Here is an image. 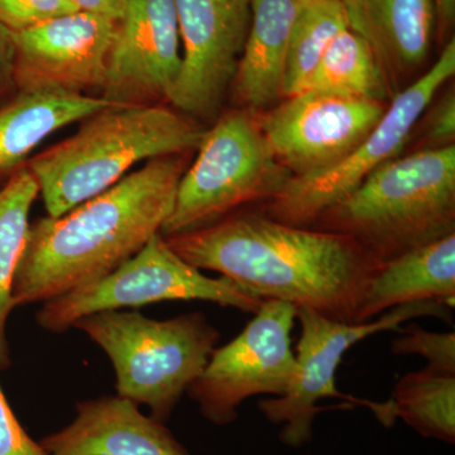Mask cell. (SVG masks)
<instances>
[{"mask_svg":"<svg viewBox=\"0 0 455 455\" xmlns=\"http://www.w3.org/2000/svg\"><path fill=\"white\" fill-rule=\"evenodd\" d=\"M38 196L40 188L28 167L18 170L0 188V371L12 366L7 324L16 309L13 283L31 226L29 212Z\"/></svg>","mask_w":455,"mask_h":455,"instance_id":"44dd1931","label":"cell"},{"mask_svg":"<svg viewBox=\"0 0 455 455\" xmlns=\"http://www.w3.org/2000/svg\"><path fill=\"white\" fill-rule=\"evenodd\" d=\"M184 164L154 158L60 217L29 226L13 283L16 307L44 304L118 268L161 233Z\"/></svg>","mask_w":455,"mask_h":455,"instance_id":"7a4b0ae2","label":"cell"},{"mask_svg":"<svg viewBox=\"0 0 455 455\" xmlns=\"http://www.w3.org/2000/svg\"><path fill=\"white\" fill-rule=\"evenodd\" d=\"M295 320L292 305L263 301L235 339L214 349L187 392L204 418L217 425L230 424L248 398L284 394L296 370L291 339Z\"/></svg>","mask_w":455,"mask_h":455,"instance_id":"30bf717a","label":"cell"},{"mask_svg":"<svg viewBox=\"0 0 455 455\" xmlns=\"http://www.w3.org/2000/svg\"><path fill=\"white\" fill-rule=\"evenodd\" d=\"M76 11L70 0H0V26L23 31Z\"/></svg>","mask_w":455,"mask_h":455,"instance_id":"d4e9b609","label":"cell"},{"mask_svg":"<svg viewBox=\"0 0 455 455\" xmlns=\"http://www.w3.org/2000/svg\"><path fill=\"white\" fill-rule=\"evenodd\" d=\"M435 7L440 27L448 28L454 22L455 0H435Z\"/></svg>","mask_w":455,"mask_h":455,"instance_id":"f1b7e54d","label":"cell"},{"mask_svg":"<svg viewBox=\"0 0 455 455\" xmlns=\"http://www.w3.org/2000/svg\"><path fill=\"white\" fill-rule=\"evenodd\" d=\"M454 74L455 41L451 40L427 73L395 94L376 127L348 157L322 172L290 179L269 200L268 217L298 227L316 223L373 171L397 157L416 123Z\"/></svg>","mask_w":455,"mask_h":455,"instance_id":"9c48e42d","label":"cell"},{"mask_svg":"<svg viewBox=\"0 0 455 455\" xmlns=\"http://www.w3.org/2000/svg\"><path fill=\"white\" fill-rule=\"evenodd\" d=\"M40 444L51 455H191L163 421L118 395L77 403L73 423Z\"/></svg>","mask_w":455,"mask_h":455,"instance_id":"9a60e30c","label":"cell"},{"mask_svg":"<svg viewBox=\"0 0 455 455\" xmlns=\"http://www.w3.org/2000/svg\"><path fill=\"white\" fill-rule=\"evenodd\" d=\"M181 66L167 100L191 116H211L235 82L251 25V0H175Z\"/></svg>","mask_w":455,"mask_h":455,"instance_id":"7c38bea8","label":"cell"},{"mask_svg":"<svg viewBox=\"0 0 455 455\" xmlns=\"http://www.w3.org/2000/svg\"><path fill=\"white\" fill-rule=\"evenodd\" d=\"M181 66L175 0H128L116 23L103 97L116 104H147L169 97Z\"/></svg>","mask_w":455,"mask_h":455,"instance_id":"5bb4252c","label":"cell"},{"mask_svg":"<svg viewBox=\"0 0 455 455\" xmlns=\"http://www.w3.org/2000/svg\"><path fill=\"white\" fill-rule=\"evenodd\" d=\"M423 316L449 320L451 307L435 300L411 302L367 323H341L311 309H296L301 333L296 347L295 374L283 395L262 400L259 405L269 421L283 424L281 439L284 444L300 447L309 442L314 419L325 409L317 406L323 398H338L373 411L377 403L338 390L335 374L344 355L368 337L382 331H400L403 323Z\"/></svg>","mask_w":455,"mask_h":455,"instance_id":"ba28073f","label":"cell"},{"mask_svg":"<svg viewBox=\"0 0 455 455\" xmlns=\"http://www.w3.org/2000/svg\"><path fill=\"white\" fill-rule=\"evenodd\" d=\"M350 31L367 42L391 89L414 75L429 55L435 0H341Z\"/></svg>","mask_w":455,"mask_h":455,"instance_id":"2e32d148","label":"cell"},{"mask_svg":"<svg viewBox=\"0 0 455 455\" xmlns=\"http://www.w3.org/2000/svg\"><path fill=\"white\" fill-rule=\"evenodd\" d=\"M305 90L383 103L392 89L367 42L348 28L331 42L301 92Z\"/></svg>","mask_w":455,"mask_h":455,"instance_id":"7402d4cb","label":"cell"},{"mask_svg":"<svg viewBox=\"0 0 455 455\" xmlns=\"http://www.w3.org/2000/svg\"><path fill=\"white\" fill-rule=\"evenodd\" d=\"M385 104L305 90L275 108L259 128L292 178L331 169L348 157L385 113Z\"/></svg>","mask_w":455,"mask_h":455,"instance_id":"8fae6325","label":"cell"},{"mask_svg":"<svg viewBox=\"0 0 455 455\" xmlns=\"http://www.w3.org/2000/svg\"><path fill=\"white\" fill-rule=\"evenodd\" d=\"M348 29L341 0H307L293 23L284 68L283 98L304 89L317 64L341 32Z\"/></svg>","mask_w":455,"mask_h":455,"instance_id":"603a6c76","label":"cell"},{"mask_svg":"<svg viewBox=\"0 0 455 455\" xmlns=\"http://www.w3.org/2000/svg\"><path fill=\"white\" fill-rule=\"evenodd\" d=\"M427 136L438 147L454 145L455 137V97L448 92L434 107L427 123Z\"/></svg>","mask_w":455,"mask_h":455,"instance_id":"4316f807","label":"cell"},{"mask_svg":"<svg viewBox=\"0 0 455 455\" xmlns=\"http://www.w3.org/2000/svg\"><path fill=\"white\" fill-rule=\"evenodd\" d=\"M77 11L100 14L110 20H121L127 8L128 0H70Z\"/></svg>","mask_w":455,"mask_h":455,"instance_id":"83f0119b","label":"cell"},{"mask_svg":"<svg viewBox=\"0 0 455 455\" xmlns=\"http://www.w3.org/2000/svg\"><path fill=\"white\" fill-rule=\"evenodd\" d=\"M392 341V352L397 355H420L427 366L439 372L455 374V333H435L418 324L406 325Z\"/></svg>","mask_w":455,"mask_h":455,"instance_id":"cb8c5ba5","label":"cell"},{"mask_svg":"<svg viewBox=\"0 0 455 455\" xmlns=\"http://www.w3.org/2000/svg\"><path fill=\"white\" fill-rule=\"evenodd\" d=\"M455 233L419 245L382 263L368 284L355 323H367L394 307L435 300L454 307Z\"/></svg>","mask_w":455,"mask_h":455,"instance_id":"e0dca14e","label":"cell"},{"mask_svg":"<svg viewBox=\"0 0 455 455\" xmlns=\"http://www.w3.org/2000/svg\"><path fill=\"white\" fill-rule=\"evenodd\" d=\"M0 455H51L40 443L35 442L9 405L0 386Z\"/></svg>","mask_w":455,"mask_h":455,"instance_id":"484cf974","label":"cell"},{"mask_svg":"<svg viewBox=\"0 0 455 455\" xmlns=\"http://www.w3.org/2000/svg\"><path fill=\"white\" fill-rule=\"evenodd\" d=\"M73 328L106 352L116 395L146 405L163 423L220 340V331L199 311L167 320L149 319L137 310L101 311L82 317Z\"/></svg>","mask_w":455,"mask_h":455,"instance_id":"5b68a950","label":"cell"},{"mask_svg":"<svg viewBox=\"0 0 455 455\" xmlns=\"http://www.w3.org/2000/svg\"><path fill=\"white\" fill-rule=\"evenodd\" d=\"M164 239L194 267L218 272L260 300L287 302L341 323H355L382 265L352 236L256 212L230 214Z\"/></svg>","mask_w":455,"mask_h":455,"instance_id":"6da1fadb","label":"cell"},{"mask_svg":"<svg viewBox=\"0 0 455 455\" xmlns=\"http://www.w3.org/2000/svg\"><path fill=\"white\" fill-rule=\"evenodd\" d=\"M113 104L86 94L22 90L0 109V175L17 169L51 134Z\"/></svg>","mask_w":455,"mask_h":455,"instance_id":"d6986e66","label":"cell"},{"mask_svg":"<svg viewBox=\"0 0 455 455\" xmlns=\"http://www.w3.org/2000/svg\"><path fill=\"white\" fill-rule=\"evenodd\" d=\"M196 149L161 229L166 238L211 226L245 204L271 200L292 178L272 155L259 123L245 113L224 116Z\"/></svg>","mask_w":455,"mask_h":455,"instance_id":"8992f818","label":"cell"},{"mask_svg":"<svg viewBox=\"0 0 455 455\" xmlns=\"http://www.w3.org/2000/svg\"><path fill=\"white\" fill-rule=\"evenodd\" d=\"M455 147L392 158L324 212L319 230L352 236L381 263L454 232Z\"/></svg>","mask_w":455,"mask_h":455,"instance_id":"277c9868","label":"cell"},{"mask_svg":"<svg viewBox=\"0 0 455 455\" xmlns=\"http://www.w3.org/2000/svg\"><path fill=\"white\" fill-rule=\"evenodd\" d=\"M307 0H251V25L235 77L236 97L252 108L283 98L293 23Z\"/></svg>","mask_w":455,"mask_h":455,"instance_id":"ac0fdd59","label":"cell"},{"mask_svg":"<svg viewBox=\"0 0 455 455\" xmlns=\"http://www.w3.org/2000/svg\"><path fill=\"white\" fill-rule=\"evenodd\" d=\"M200 125L164 107L113 104L28 164L49 217L104 193L142 161L196 149Z\"/></svg>","mask_w":455,"mask_h":455,"instance_id":"3957f363","label":"cell"},{"mask_svg":"<svg viewBox=\"0 0 455 455\" xmlns=\"http://www.w3.org/2000/svg\"><path fill=\"white\" fill-rule=\"evenodd\" d=\"M12 49L11 32L0 26V61L5 50Z\"/></svg>","mask_w":455,"mask_h":455,"instance_id":"f546056e","label":"cell"},{"mask_svg":"<svg viewBox=\"0 0 455 455\" xmlns=\"http://www.w3.org/2000/svg\"><path fill=\"white\" fill-rule=\"evenodd\" d=\"M116 23L76 11L23 31H9L18 85L75 94L103 89Z\"/></svg>","mask_w":455,"mask_h":455,"instance_id":"4fadbf2b","label":"cell"},{"mask_svg":"<svg viewBox=\"0 0 455 455\" xmlns=\"http://www.w3.org/2000/svg\"><path fill=\"white\" fill-rule=\"evenodd\" d=\"M173 300L209 301L256 313L263 300L227 277H209L182 259L161 233L139 253L95 283L44 302L36 322L51 333H64L92 314L137 309Z\"/></svg>","mask_w":455,"mask_h":455,"instance_id":"52a82bcc","label":"cell"},{"mask_svg":"<svg viewBox=\"0 0 455 455\" xmlns=\"http://www.w3.org/2000/svg\"><path fill=\"white\" fill-rule=\"evenodd\" d=\"M397 418L424 436L454 443L455 374L425 367L401 377L379 421L390 427Z\"/></svg>","mask_w":455,"mask_h":455,"instance_id":"ffe728a7","label":"cell"}]
</instances>
